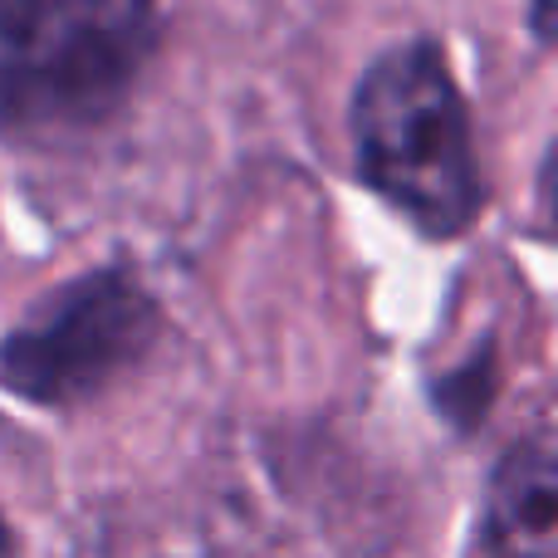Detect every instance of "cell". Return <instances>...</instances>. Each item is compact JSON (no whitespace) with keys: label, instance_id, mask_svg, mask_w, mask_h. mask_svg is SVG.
<instances>
[{"label":"cell","instance_id":"obj_3","mask_svg":"<svg viewBox=\"0 0 558 558\" xmlns=\"http://www.w3.org/2000/svg\"><path fill=\"white\" fill-rule=\"evenodd\" d=\"M162 333V308L128 270L49 289L0 343V383L35 407H84L137 367Z\"/></svg>","mask_w":558,"mask_h":558},{"label":"cell","instance_id":"obj_2","mask_svg":"<svg viewBox=\"0 0 558 558\" xmlns=\"http://www.w3.org/2000/svg\"><path fill=\"white\" fill-rule=\"evenodd\" d=\"M357 177L416 231L451 241L485 202L471 108L436 39H407L367 64L353 88Z\"/></svg>","mask_w":558,"mask_h":558},{"label":"cell","instance_id":"obj_5","mask_svg":"<svg viewBox=\"0 0 558 558\" xmlns=\"http://www.w3.org/2000/svg\"><path fill=\"white\" fill-rule=\"evenodd\" d=\"M530 20H534L539 45H549V35H554V0H530Z\"/></svg>","mask_w":558,"mask_h":558},{"label":"cell","instance_id":"obj_1","mask_svg":"<svg viewBox=\"0 0 558 558\" xmlns=\"http://www.w3.org/2000/svg\"><path fill=\"white\" fill-rule=\"evenodd\" d=\"M157 45V0H0V137L69 143L123 108Z\"/></svg>","mask_w":558,"mask_h":558},{"label":"cell","instance_id":"obj_4","mask_svg":"<svg viewBox=\"0 0 558 558\" xmlns=\"http://www.w3.org/2000/svg\"><path fill=\"white\" fill-rule=\"evenodd\" d=\"M558 530V471H554V436L534 426L524 441L505 451L490 475L485 500V544L495 558H554Z\"/></svg>","mask_w":558,"mask_h":558},{"label":"cell","instance_id":"obj_6","mask_svg":"<svg viewBox=\"0 0 558 558\" xmlns=\"http://www.w3.org/2000/svg\"><path fill=\"white\" fill-rule=\"evenodd\" d=\"M0 558H20V549H15V534H10L5 514H0Z\"/></svg>","mask_w":558,"mask_h":558}]
</instances>
